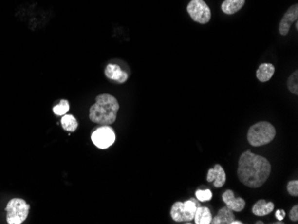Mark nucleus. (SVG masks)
<instances>
[{
	"instance_id": "1",
	"label": "nucleus",
	"mask_w": 298,
	"mask_h": 224,
	"mask_svg": "<svg viewBox=\"0 0 298 224\" xmlns=\"http://www.w3.org/2000/svg\"><path fill=\"white\" fill-rule=\"evenodd\" d=\"M272 171L270 162L247 150L240 155L238 177L240 182L250 187H259L266 182Z\"/></svg>"
},
{
	"instance_id": "2",
	"label": "nucleus",
	"mask_w": 298,
	"mask_h": 224,
	"mask_svg": "<svg viewBox=\"0 0 298 224\" xmlns=\"http://www.w3.org/2000/svg\"><path fill=\"white\" fill-rule=\"evenodd\" d=\"M120 105L117 99L110 94H101L96 97V103L90 109L92 123L110 125L116 121Z\"/></svg>"
},
{
	"instance_id": "3",
	"label": "nucleus",
	"mask_w": 298,
	"mask_h": 224,
	"mask_svg": "<svg viewBox=\"0 0 298 224\" xmlns=\"http://www.w3.org/2000/svg\"><path fill=\"white\" fill-rule=\"evenodd\" d=\"M275 136L276 130L272 123L259 122L248 130L247 140L253 147H261L272 142Z\"/></svg>"
},
{
	"instance_id": "4",
	"label": "nucleus",
	"mask_w": 298,
	"mask_h": 224,
	"mask_svg": "<svg viewBox=\"0 0 298 224\" xmlns=\"http://www.w3.org/2000/svg\"><path fill=\"white\" fill-rule=\"evenodd\" d=\"M6 222L9 224H21L30 213V205L21 198H13L6 205Z\"/></svg>"
},
{
	"instance_id": "5",
	"label": "nucleus",
	"mask_w": 298,
	"mask_h": 224,
	"mask_svg": "<svg viewBox=\"0 0 298 224\" xmlns=\"http://www.w3.org/2000/svg\"><path fill=\"white\" fill-rule=\"evenodd\" d=\"M198 204L195 199H189L186 202H176L170 209V215L173 221L177 223L191 222L195 217Z\"/></svg>"
},
{
	"instance_id": "6",
	"label": "nucleus",
	"mask_w": 298,
	"mask_h": 224,
	"mask_svg": "<svg viewBox=\"0 0 298 224\" xmlns=\"http://www.w3.org/2000/svg\"><path fill=\"white\" fill-rule=\"evenodd\" d=\"M186 11L193 21L205 24L212 18V12L204 0H191L186 6Z\"/></svg>"
},
{
	"instance_id": "7",
	"label": "nucleus",
	"mask_w": 298,
	"mask_h": 224,
	"mask_svg": "<svg viewBox=\"0 0 298 224\" xmlns=\"http://www.w3.org/2000/svg\"><path fill=\"white\" fill-rule=\"evenodd\" d=\"M91 140L96 148L100 149H107L115 141V133L113 130L108 125H102L96 129L91 135Z\"/></svg>"
},
{
	"instance_id": "8",
	"label": "nucleus",
	"mask_w": 298,
	"mask_h": 224,
	"mask_svg": "<svg viewBox=\"0 0 298 224\" xmlns=\"http://www.w3.org/2000/svg\"><path fill=\"white\" fill-rule=\"evenodd\" d=\"M298 5L295 4L288 8V10L283 16L280 23H279V33L282 36H287L290 30V27L293 24V22L298 21Z\"/></svg>"
},
{
	"instance_id": "9",
	"label": "nucleus",
	"mask_w": 298,
	"mask_h": 224,
	"mask_svg": "<svg viewBox=\"0 0 298 224\" xmlns=\"http://www.w3.org/2000/svg\"><path fill=\"white\" fill-rule=\"evenodd\" d=\"M223 200L226 204V206L235 212H241L245 208V200L241 198H235L234 192L230 189L226 190L223 194Z\"/></svg>"
},
{
	"instance_id": "10",
	"label": "nucleus",
	"mask_w": 298,
	"mask_h": 224,
	"mask_svg": "<svg viewBox=\"0 0 298 224\" xmlns=\"http://www.w3.org/2000/svg\"><path fill=\"white\" fill-rule=\"evenodd\" d=\"M105 75L109 80H114L118 83H124L128 80L129 75L117 64H107L105 69Z\"/></svg>"
},
{
	"instance_id": "11",
	"label": "nucleus",
	"mask_w": 298,
	"mask_h": 224,
	"mask_svg": "<svg viewBox=\"0 0 298 224\" xmlns=\"http://www.w3.org/2000/svg\"><path fill=\"white\" fill-rule=\"evenodd\" d=\"M206 180L208 182H213L215 187H222L226 182V173L224 168L220 165H215L213 168L208 171Z\"/></svg>"
},
{
	"instance_id": "12",
	"label": "nucleus",
	"mask_w": 298,
	"mask_h": 224,
	"mask_svg": "<svg viewBox=\"0 0 298 224\" xmlns=\"http://www.w3.org/2000/svg\"><path fill=\"white\" fill-rule=\"evenodd\" d=\"M235 220L234 214L232 210L228 207L224 206L219 210L217 215L212 219L213 224H230Z\"/></svg>"
},
{
	"instance_id": "13",
	"label": "nucleus",
	"mask_w": 298,
	"mask_h": 224,
	"mask_svg": "<svg viewBox=\"0 0 298 224\" xmlns=\"http://www.w3.org/2000/svg\"><path fill=\"white\" fill-rule=\"evenodd\" d=\"M245 3V0H224L221 8L224 14L230 16L243 8Z\"/></svg>"
},
{
	"instance_id": "14",
	"label": "nucleus",
	"mask_w": 298,
	"mask_h": 224,
	"mask_svg": "<svg viewBox=\"0 0 298 224\" xmlns=\"http://www.w3.org/2000/svg\"><path fill=\"white\" fill-rule=\"evenodd\" d=\"M273 209H274V204L272 202H266L265 200L261 199L255 204L252 209V212L257 216H264L271 214Z\"/></svg>"
},
{
	"instance_id": "15",
	"label": "nucleus",
	"mask_w": 298,
	"mask_h": 224,
	"mask_svg": "<svg viewBox=\"0 0 298 224\" xmlns=\"http://www.w3.org/2000/svg\"><path fill=\"white\" fill-rule=\"evenodd\" d=\"M275 73V67L272 64H261L256 71V77L261 82H266L272 79Z\"/></svg>"
},
{
	"instance_id": "16",
	"label": "nucleus",
	"mask_w": 298,
	"mask_h": 224,
	"mask_svg": "<svg viewBox=\"0 0 298 224\" xmlns=\"http://www.w3.org/2000/svg\"><path fill=\"white\" fill-rule=\"evenodd\" d=\"M212 214L207 207L198 206L195 214V223L197 224H210L212 223Z\"/></svg>"
},
{
	"instance_id": "17",
	"label": "nucleus",
	"mask_w": 298,
	"mask_h": 224,
	"mask_svg": "<svg viewBox=\"0 0 298 224\" xmlns=\"http://www.w3.org/2000/svg\"><path fill=\"white\" fill-rule=\"evenodd\" d=\"M61 124H62V127L64 128V130L70 131V132L75 131L79 126L77 119L72 114H64V115H63L62 120H61Z\"/></svg>"
},
{
	"instance_id": "18",
	"label": "nucleus",
	"mask_w": 298,
	"mask_h": 224,
	"mask_svg": "<svg viewBox=\"0 0 298 224\" xmlns=\"http://www.w3.org/2000/svg\"><path fill=\"white\" fill-rule=\"evenodd\" d=\"M288 88L292 94L298 95V71H295L293 74L289 76Z\"/></svg>"
},
{
	"instance_id": "19",
	"label": "nucleus",
	"mask_w": 298,
	"mask_h": 224,
	"mask_svg": "<svg viewBox=\"0 0 298 224\" xmlns=\"http://www.w3.org/2000/svg\"><path fill=\"white\" fill-rule=\"evenodd\" d=\"M70 105L69 102L65 99L61 100L57 106H55L53 107V112L56 115L60 116V115H64L66 114L67 112L69 111Z\"/></svg>"
},
{
	"instance_id": "20",
	"label": "nucleus",
	"mask_w": 298,
	"mask_h": 224,
	"mask_svg": "<svg viewBox=\"0 0 298 224\" xmlns=\"http://www.w3.org/2000/svg\"><path fill=\"white\" fill-rule=\"evenodd\" d=\"M196 197H197L198 201L205 202V201L211 200L213 198V194H212V191L210 189H205V190L198 189L196 192Z\"/></svg>"
},
{
	"instance_id": "21",
	"label": "nucleus",
	"mask_w": 298,
	"mask_h": 224,
	"mask_svg": "<svg viewBox=\"0 0 298 224\" xmlns=\"http://www.w3.org/2000/svg\"><path fill=\"white\" fill-rule=\"evenodd\" d=\"M288 192L293 196V197H298V181H291L288 183L287 186Z\"/></svg>"
},
{
	"instance_id": "22",
	"label": "nucleus",
	"mask_w": 298,
	"mask_h": 224,
	"mask_svg": "<svg viewBox=\"0 0 298 224\" xmlns=\"http://www.w3.org/2000/svg\"><path fill=\"white\" fill-rule=\"evenodd\" d=\"M289 218L293 222H298V205H296L293 206V208L290 210L289 212Z\"/></svg>"
},
{
	"instance_id": "23",
	"label": "nucleus",
	"mask_w": 298,
	"mask_h": 224,
	"mask_svg": "<svg viewBox=\"0 0 298 224\" xmlns=\"http://www.w3.org/2000/svg\"><path fill=\"white\" fill-rule=\"evenodd\" d=\"M275 215H276V218L279 221H282L285 218V216H286V213H285L284 210H278Z\"/></svg>"
},
{
	"instance_id": "24",
	"label": "nucleus",
	"mask_w": 298,
	"mask_h": 224,
	"mask_svg": "<svg viewBox=\"0 0 298 224\" xmlns=\"http://www.w3.org/2000/svg\"><path fill=\"white\" fill-rule=\"evenodd\" d=\"M243 224V223H242V222H240V221H233V222H232V223H231V224Z\"/></svg>"
},
{
	"instance_id": "25",
	"label": "nucleus",
	"mask_w": 298,
	"mask_h": 224,
	"mask_svg": "<svg viewBox=\"0 0 298 224\" xmlns=\"http://www.w3.org/2000/svg\"><path fill=\"white\" fill-rule=\"evenodd\" d=\"M256 224H263V223H262V222H261V221H260V222H257Z\"/></svg>"
}]
</instances>
